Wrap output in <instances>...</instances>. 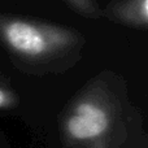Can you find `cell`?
I'll return each mask as SVG.
<instances>
[{
	"instance_id": "2",
	"label": "cell",
	"mask_w": 148,
	"mask_h": 148,
	"mask_svg": "<svg viewBox=\"0 0 148 148\" xmlns=\"http://www.w3.org/2000/svg\"><path fill=\"white\" fill-rule=\"evenodd\" d=\"M0 40L14 56L26 61H43L75 47V31L29 18L0 16Z\"/></svg>"
},
{
	"instance_id": "4",
	"label": "cell",
	"mask_w": 148,
	"mask_h": 148,
	"mask_svg": "<svg viewBox=\"0 0 148 148\" xmlns=\"http://www.w3.org/2000/svg\"><path fill=\"white\" fill-rule=\"evenodd\" d=\"M17 104V95L13 91L0 86V109H9Z\"/></svg>"
},
{
	"instance_id": "3",
	"label": "cell",
	"mask_w": 148,
	"mask_h": 148,
	"mask_svg": "<svg viewBox=\"0 0 148 148\" xmlns=\"http://www.w3.org/2000/svg\"><path fill=\"white\" fill-rule=\"evenodd\" d=\"M116 18L136 27H147L148 0H125L114 9Z\"/></svg>"
},
{
	"instance_id": "1",
	"label": "cell",
	"mask_w": 148,
	"mask_h": 148,
	"mask_svg": "<svg viewBox=\"0 0 148 148\" xmlns=\"http://www.w3.org/2000/svg\"><path fill=\"white\" fill-rule=\"evenodd\" d=\"M120 116L117 99L107 86L91 84L73 100L62 117L65 143L72 148H113Z\"/></svg>"
}]
</instances>
